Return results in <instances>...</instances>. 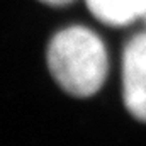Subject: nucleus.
Masks as SVG:
<instances>
[{
	"label": "nucleus",
	"instance_id": "1",
	"mask_svg": "<svg viewBox=\"0 0 146 146\" xmlns=\"http://www.w3.org/2000/svg\"><path fill=\"white\" fill-rule=\"evenodd\" d=\"M48 66L65 92L75 97H90L104 85L109 60L102 39L95 33L73 26L49 41Z\"/></svg>",
	"mask_w": 146,
	"mask_h": 146
},
{
	"label": "nucleus",
	"instance_id": "2",
	"mask_svg": "<svg viewBox=\"0 0 146 146\" xmlns=\"http://www.w3.org/2000/svg\"><path fill=\"white\" fill-rule=\"evenodd\" d=\"M122 94L127 110L146 122V33L134 36L124 48Z\"/></svg>",
	"mask_w": 146,
	"mask_h": 146
},
{
	"label": "nucleus",
	"instance_id": "3",
	"mask_svg": "<svg viewBox=\"0 0 146 146\" xmlns=\"http://www.w3.org/2000/svg\"><path fill=\"white\" fill-rule=\"evenodd\" d=\"M95 19L107 26H127L146 14V0H85Z\"/></svg>",
	"mask_w": 146,
	"mask_h": 146
},
{
	"label": "nucleus",
	"instance_id": "4",
	"mask_svg": "<svg viewBox=\"0 0 146 146\" xmlns=\"http://www.w3.org/2000/svg\"><path fill=\"white\" fill-rule=\"evenodd\" d=\"M41 2H44V3H48V5H53V7H61V5L72 3L75 0H41Z\"/></svg>",
	"mask_w": 146,
	"mask_h": 146
},
{
	"label": "nucleus",
	"instance_id": "5",
	"mask_svg": "<svg viewBox=\"0 0 146 146\" xmlns=\"http://www.w3.org/2000/svg\"><path fill=\"white\" fill-rule=\"evenodd\" d=\"M143 19H145V22H146V14H145V17H143Z\"/></svg>",
	"mask_w": 146,
	"mask_h": 146
}]
</instances>
